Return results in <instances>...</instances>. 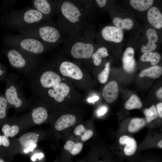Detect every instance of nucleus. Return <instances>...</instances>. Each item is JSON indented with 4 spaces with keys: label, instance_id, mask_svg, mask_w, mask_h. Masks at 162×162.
Instances as JSON below:
<instances>
[{
    "label": "nucleus",
    "instance_id": "f257e3e1",
    "mask_svg": "<svg viewBox=\"0 0 162 162\" xmlns=\"http://www.w3.org/2000/svg\"><path fill=\"white\" fill-rule=\"evenodd\" d=\"M92 1L57 0L56 24L64 34L77 31L92 24Z\"/></svg>",
    "mask_w": 162,
    "mask_h": 162
},
{
    "label": "nucleus",
    "instance_id": "f03ea898",
    "mask_svg": "<svg viewBox=\"0 0 162 162\" xmlns=\"http://www.w3.org/2000/svg\"><path fill=\"white\" fill-rule=\"evenodd\" d=\"M94 32L92 24L80 30L70 33L63 46L76 59H89L95 50Z\"/></svg>",
    "mask_w": 162,
    "mask_h": 162
},
{
    "label": "nucleus",
    "instance_id": "7ed1b4c3",
    "mask_svg": "<svg viewBox=\"0 0 162 162\" xmlns=\"http://www.w3.org/2000/svg\"><path fill=\"white\" fill-rule=\"evenodd\" d=\"M19 31L22 34L40 40L52 48L64 44L66 39L56 22L52 20Z\"/></svg>",
    "mask_w": 162,
    "mask_h": 162
},
{
    "label": "nucleus",
    "instance_id": "20e7f679",
    "mask_svg": "<svg viewBox=\"0 0 162 162\" xmlns=\"http://www.w3.org/2000/svg\"><path fill=\"white\" fill-rule=\"evenodd\" d=\"M50 20L32 7L10 11L6 16L5 22L7 26L19 31Z\"/></svg>",
    "mask_w": 162,
    "mask_h": 162
},
{
    "label": "nucleus",
    "instance_id": "39448f33",
    "mask_svg": "<svg viewBox=\"0 0 162 162\" xmlns=\"http://www.w3.org/2000/svg\"><path fill=\"white\" fill-rule=\"evenodd\" d=\"M3 42L7 47H13L37 56L52 48L38 39L22 34L7 35Z\"/></svg>",
    "mask_w": 162,
    "mask_h": 162
},
{
    "label": "nucleus",
    "instance_id": "423d86ee",
    "mask_svg": "<svg viewBox=\"0 0 162 162\" xmlns=\"http://www.w3.org/2000/svg\"><path fill=\"white\" fill-rule=\"evenodd\" d=\"M7 85L5 97L9 107L14 108L18 113L29 108V99L25 96L18 76L14 74H10L7 79Z\"/></svg>",
    "mask_w": 162,
    "mask_h": 162
},
{
    "label": "nucleus",
    "instance_id": "0eeeda50",
    "mask_svg": "<svg viewBox=\"0 0 162 162\" xmlns=\"http://www.w3.org/2000/svg\"><path fill=\"white\" fill-rule=\"evenodd\" d=\"M7 47V57L10 64L14 69L26 75L38 67V56L13 47Z\"/></svg>",
    "mask_w": 162,
    "mask_h": 162
},
{
    "label": "nucleus",
    "instance_id": "6e6552de",
    "mask_svg": "<svg viewBox=\"0 0 162 162\" xmlns=\"http://www.w3.org/2000/svg\"><path fill=\"white\" fill-rule=\"evenodd\" d=\"M29 99L30 111L19 118L21 132L34 126L40 125L47 119V110L41 104V99L32 96Z\"/></svg>",
    "mask_w": 162,
    "mask_h": 162
},
{
    "label": "nucleus",
    "instance_id": "1a4fd4ad",
    "mask_svg": "<svg viewBox=\"0 0 162 162\" xmlns=\"http://www.w3.org/2000/svg\"><path fill=\"white\" fill-rule=\"evenodd\" d=\"M40 131L38 130L26 132L16 138L12 152L21 151L25 153L32 152L41 139Z\"/></svg>",
    "mask_w": 162,
    "mask_h": 162
},
{
    "label": "nucleus",
    "instance_id": "9d476101",
    "mask_svg": "<svg viewBox=\"0 0 162 162\" xmlns=\"http://www.w3.org/2000/svg\"><path fill=\"white\" fill-rule=\"evenodd\" d=\"M2 134L10 138H15L21 132L19 118L14 116L6 119L1 125Z\"/></svg>",
    "mask_w": 162,
    "mask_h": 162
},
{
    "label": "nucleus",
    "instance_id": "9b49d317",
    "mask_svg": "<svg viewBox=\"0 0 162 162\" xmlns=\"http://www.w3.org/2000/svg\"><path fill=\"white\" fill-rule=\"evenodd\" d=\"M57 0H33L32 7L44 16L52 19L56 14Z\"/></svg>",
    "mask_w": 162,
    "mask_h": 162
},
{
    "label": "nucleus",
    "instance_id": "f8f14e48",
    "mask_svg": "<svg viewBox=\"0 0 162 162\" xmlns=\"http://www.w3.org/2000/svg\"><path fill=\"white\" fill-rule=\"evenodd\" d=\"M59 70L64 76L72 79L80 80L83 77V73L79 66L68 61L62 62L59 66Z\"/></svg>",
    "mask_w": 162,
    "mask_h": 162
},
{
    "label": "nucleus",
    "instance_id": "ddd939ff",
    "mask_svg": "<svg viewBox=\"0 0 162 162\" xmlns=\"http://www.w3.org/2000/svg\"><path fill=\"white\" fill-rule=\"evenodd\" d=\"M100 34L104 40L116 43L122 42L124 36L122 29L110 26H106L104 27L101 31Z\"/></svg>",
    "mask_w": 162,
    "mask_h": 162
},
{
    "label": "nucleus",
    "instance_id": "4468645a",
    "mask_svg": "<svg viewBox=\"0 0 162 162\" xmlns=\"http://www.w3.org/2000/svg\"><path fill=\"white\" fill-rule=\"evenodd\" d=\"M49 89L47 91L48 95L58 102H62L70 90V87L64 83H60Z\"/></svg>",
    "mask_w": 162,
    "mask_h": 162
},
{
    "label": "nucleus",
    "instance_id": "2eb2a0df",
    "mask_svg": "<svg viewBox=\"0 0 162 162\" xmlns=\"http://www.w3.org/2000/svg\"><path fill=\"white\" fill-rule=\"evenodd\" d=\"M118 88L117 82L111 81L108 82L104 87L102 91L103 96L108 103H111L117 98Z\"/></svg>",
    "mask_w": 162,
    "mask_h": 162
},
{
    "label": "nucleus",
    "instance_id": "dca6fc26",
    "mask_svg": "<svg viewBox=\"0 0 162 162\" xmlns=\"http://www.w3.org/2000/svg\"><path fill=\"white\" fill-rule=\"evenodd\" d=\"M134 54V49L131 47L126 48L123 53L122 59L123 68L128 73H132L135 68L136 62Z\"/></svg>",
    "mask_w": 162,
    "mask_h": 162
},
{
    "label": "nucleus",
    "instance_id": "f3484780",
    "mask_svg": "<svg viewBox=\"0 0 162 162\" xmlns=\"http://www.w3.org/2000/svg\"><path fill=\"white\" fill-rule=\"evenodd\" d=\"M147 18L149 23L154 27L160 29L162 27V15L156 7H151L148 11Z\"/></svg>",
    "mask_w": 162,
    "mask_h": 162
},
{
    "label": "nucleus",
    "instance_id": "a211bd4d",
    "mask_svg": "<svg viewBox=\"0 0 162 162\" xmlns=\"http://www.w3.org/2000/svg\"><path fill=\"white\" fill-rule=\"evenodd\" d=\"M148 40V42L146 45L143 46L141 49L142 52H152L156 48L155 44L158 39V35L156 31L153 28L148 29L146 33Z\"/></svg>",
    "mask_w": 162,
    "mask_h": 162
},
{
    "label": "nucleus",
    "instance_id": "6ab92c4d",
    "mask_svg": "<svg viewBox=\"0 0 162 162\" xmlns=\"http://www.w3.org/2000/svg\"><path fill=\"white\" fill-rule=\"evenodd\" d=\"M76 122V117L71 114H65L61 116L56 122L55 129L58 131L62 130L71 126Z\"/></svg>",
    "mask_w": 162,
    "mask_h": 162
},
{
    "label": "nucleus",
    "instance_id": "aec40b11",
    "mask_svg": "<svg viewBox=\"0 0 162 162\" xmlns=\"http://www.w3.org/2000/svg\"><path fill=\"white\" fill-rule=\"evenodd\" d=\"M119 142L121 144L125 145L124 152L126 155L131 156L134 154L137 147L134 139L127 135H123L120 138Z\"/></svg>",
    "mask_w": 162,
    "mask_h": 162
},
{
    "label": "nucleus",
    "instance_id": "412c9836",
    "mask_svg": "<svg viewBox=\"0 0 162 162\" xmlns=\"http://www.w3.org/2000/svg\"><path fill=\"white\" fill-rule=\"evenodd\" d=\"M162 74V67L155 65L147 69L142 71L139 74V76L142 77L146 76L154 79L159 78Z\"/></svg>",
    "mask_w": 162,
    "mask_h": 162
},
{
    "label": "nucleus",
    "instance_id": "4be33fe9",
    "mask_svg": "<svg viewBox=\"0 0 162 162\" xmlns=\"http://www.w3.org/2000/svg\"><path fill=\"white\" fill-rule=\"evenodd\" d=\"M130 4L134 8L140 11H145L149 9L153 5L152 0H130Z\"/></svg>",
    "mask_w": 162,
    "mask_h": 162
},
{
    "label": "nucleus",
    "instance_id": "5701e85b",
    "mask_svg": "<svg viewBox=\"0 0 162 162\" xmlns=\"http://www.w3.org/2000/svg\"><path fill=\"white\" fill-rule=\"evenodd\" d=\"M108 50L105 46H101L94 52L91 58L94 65L98 66L102 62V58L107 57L108 56Z\"/></svg>",
    "mask_w": 162,
    "mask_h": 162
},
{
    "label": "nucleus",
    "instance_id": "b1692460",
    "mask_svg": "<svg viewBox=\"0 0 162 162\" xmlns=\"http://www.w3.org/2000/svg\"><path fill=\"white\" fill-rule=\"evenodd\" d=\"M113 23L116 27L122 30L130 29L134 25L133 20L129 18L122 19L120 17H116L113 19Z\"/></svg>",
    "mask_w": 162,
    "mask_h": 162
},
{
    "label": "nucleus",
    "instance_id": "393cba45",
    "mask_svg": "<svg viewBox=\"0 0 162 162\" xmlns=\"http://www.w3.org/2000/svg\"><path fill=\"white\" fill-rule=\"evenodd\" d=\"M15 138H10L0 134V150L12 152Z\"/></svg>",
    "mask_w": 162,
    "mask_h": 162
},
{
    "label": "nucleus",
    "instance_id": "a878e982",
    "mask_svg": "<svg viewBox=\"0 0 162 162\" xmlns=\"http://www.w3.org/2000/svg\"><path fill=\"white\" fill-rule=\"evenodd\" d=\"M160 59L161 57L158 53L152 52L144 53L140 58L141 61L150 62L152 65H155L158 64Z\"/></svg>",
    "mask_w": 162,
    "mask_h": 162
},
{
    "label": "nucleus",
    "instance_id": "bb28decb",
    "mask_svg": "<svg viewBox=\"0 0 162 162\" xmlns=\"http://www.w3.org/2000/svg\"><path fill=\"white\" fill-rule=\"evenodd\" d=\"M74 133L76 135L80 136L83 141L88 140L93 135V132L92 130L86 129L82 124L79 125L76 128Z\"/></svg>",
    "mask_w": 162,
    "mask_h": 162
},
{
    "label": "nucleus",
    "instance_id": "cd10ccee",
    "mask_svg": "<svg viewBox=\"0 0 162 162\" xmlns=\"http://www.w3.org/2000/svg\"><path fill=\"white\" fill-rule=\"evenodd\" d=\"M83 144L81 142L74 143L71 140L67 141L64 146V148L68 150L70 154L76 155L82 150Z\"/></svg>",
    "mask_w": 162,
    "mask_h": 162
},
{
    "label": "nucleus",
    "instance_id": "c85d7f7f",
    "mask_svg": "<svg viewBox=\"0 0 162 162\" xmlns=\"http://www.w3.org/2000/svg\"><path fill=\"white\" fill-rule=\"evenodd\" d=\"M146 124L145 120L143 118H134L130 122L128 130L130 133H134L139 130Z\"/></svg>",
    "mask_w": 162,
    "mask_h": 162
},
{
    "label": "nucleus",
    "instance_id": "c756f323",
    "mask_svg": "<svg viewBox=\"0 0 162 162\" xmlns=\"http://www.w3.org/2000/svg\"><path fill=\"white\" fill-rule=\"evenodd\" d=\"M142 106V104L139 97L136 94H132L124 104L125 108L128 110L140 109Z\"/></svg>",
    "mask_w": 162,
    "mask_h": 162
},
{
    "label": "nucleus",
    "instance_id": "7c9ffc66",
    "mask_svg": "<svg viewBox=\"0 0 162 162\" xmlns=\"http://www.w3.org/2000/svg\"><path fill=\"white\" fill-rule=\"evenodd\" d=\"M8 104L5 97L0 95V126L6 119Z\"/></svg>",
    "mask_w": 162,
    "mask_h": 162
},
{
    "label": "nucleus",
    "instance_id": "2f4dec72",
    "mask_svg": "<svg viewBox=\"0 0 162 162\" xmlns=\"http://www.w3.org/2000/svg\"><path fill=\"white\" fill-rule=\"evenodd\" d=\"M144 113L146 117V121L150 122L158 116V113L155 106L152 105L149 108L145 109Z\"/></svg>",
    "mask_w": 162,
    "mask_h": 162
},
{
    "label": "nucleus",
    "instance_id": "473e14b6",
    "mask_svg": "<svg viewBox=\"0 0 162 162\" xmlns=\"http://www.w3.org/2000/svg\"><path fill=\"white\" fill-rule=\"evenodd\" d=\"M110 64L109 62H106L104 69L98 75V80L101 83L104 84L107 81L110 69Z\"/></svg>",
    "mask_w": 162,
    "mask_h": 162
},
{
    "label": "nucleus",
    "instance_id": "72a5a7b5",
    "mask_svg": "<svg viewBox=\"0 0 162 162\" xmlns=\"http://www.w3.org/2000/svg\"><path fill=\"white\" fill-rule=\"evenodd\" d=\"M95 4L97 5L98 8L101 9L106 6L107 2L106 0H96L94 1Z\"/></svg>",
    "mask_w": 162,
    "mask_h": 162
},
{
    "label": "nucleus",
    "instance_id": "f704fd0d",
    "mask_svg": "<svg viewBox=\"0 0 162 162\" xmlns=\"http://www.w3.org/2000/svg\"><path fill=\"white\" fill-rule=\"evenodd\" d=\"M107 108L105 106L101 107L98 111L97 114L99 116H101L104 115L106 112Z\"/></svg>",
    "mask_w": 162,
    "mask_h": 162
},
{
    "label": "nucleus",
    "instance_id": "c9c22d12",
    "mask_svg": "<svg viewBox=\"0 0 162 162\" xmlns=\"http://www.w3.org/2000/svg\"><path fill=\"white\" fill-rule=\"evenodd\" d=\"M156 109L158 113L161 118L162 117V103H158L156 106Z\"/></svg>",
    "mask_w": 162,
    "mask_h": 162
},
{
    "label": "nucleus",
    "instance_id": "e433bc0d",
    "mask_svg": "<svg viewBox=\"0 0 162 162\" xmlns=\"http://www.w3.org/2000/svg\"><path fill=\"white\" fill-rule=\"evenodd\" d=\"M44 157L43 154L42 153L37 154L34 155L32 158V160L33 161H35L36 159L38 158L39 160H41Z\"/></svg>",
    "mask_w": 162,
    "mask_h": 162
},
{
    "label": "nucleus",
    "instance_id": "4c0bfd02",
    "mask_svg": "<svg viewBox=\"0 0 162 162\" xmlns=\"http://www.w3.org/2000/svg\"><path fill=\"white\" fill-rule=\"evenodd\" d=\"M99 97L98 96H95L88 99V101L89 102L94 103L95 102L98 100Z\"/></svg>",
    "mask_w": 162,
    "mask_h": 162
},
{
    "label": "nucleus",
    "instance_id": "58836bf2",
    "mask_svg": "<svg viewBox=\"0 0 162 162\" xmlns=\"http://www.w3.org/2000/svg\"><path fill=\"white\" fill-rule=\"evenodd\" d=\"M162 88H160L157 92L156 94L157 97L162 99Z\"/></svg>",
    "mask_w": 162,
    "mask_h": 162
},
{
    "label": "nucleus",
    "instance_id": "ea45409f",
    "mask_svg": "<svg viewBox=\"0 0 162 162\" xmlns=\"http://www.w3.org/2000/svg\"><path fill=\"white\" fill-rule=\"evenodd\" d=\"M5 72V71L2 68V66L0 64V77L4 75Z\"/></svg>",
    "mask_w": 162,
    "mask_h": 162
},
{
    "label": "nucleus",
    "instance_id": "a19ab883",
    "mask_svg": "<svg viewBox=\"0 0 162 162\" xmlns=\"http://www.w3.org/2000/svg\"><path fill=\"white\" fill-rule=\"evenodd\" d=\"M158 146L160 148H162V140H161L158 144Z\"/></svg>",
    "mask_w": 162,
    "mask_h": 162
},
{
    "label": "nucleus",
    "instance_id": "79ce46f5",
    "mask_svg": "<svg viewBox=\"0 0 162 162\" xmlns=\"http://www.w3.org/2000/svg\"><path fill=\"white\" fill-rule=\"evenodd\" d=\"M0 162H5L4 160L0 158Z\"/></svg>",
    "mask_w": 162,
    "mask_h": 162
},
{
    "label": "nucleus",
    "instance_id": "37998d69",
    "mask_svg": "<svg viewBox=\"0 0 162 162\" xmlns=\"http://www.w3.org/2000/svg\"></svg>",
    "mask_w": 162,
    "mask_h": 162
}]
</instances>
